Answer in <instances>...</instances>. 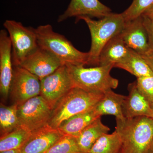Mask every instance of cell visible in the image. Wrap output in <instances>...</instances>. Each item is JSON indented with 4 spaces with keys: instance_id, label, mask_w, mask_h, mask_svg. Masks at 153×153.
I'll return each instance as SVG.
<instances>
[{
    "instance_id": "12",
    "label": "cell",
    "mask_w": 153,
    "mask_h": 153,
    "mask_svg": "<svg viewBox=\"0 0 153 153\" xmlns=\"http://www.w3.org/2000/svg\"><path fill=\"white\" fill-rule=\"evenodd\" d=\"M111 10L99 0H71L68 8L58 17L61 22L68 18L82 16L102 19L111 13Z\"/></svg>"
},
{
    "instance_id": "6",
    "label": "cell",
    "mask_w": 153,
    "mask_h": 153,
    "mask_svg": "<svg viewBox=\"0 0 153 153\" xmlns=\"http://www.w3.org/2000/svg\"><path fill=\"white\" fill-rule=\"evenodd\" d=\"M4 26L12 44L13 65L19 66L39 47L35 29L14 20H6Z\"/></svg>"
},
{
    "instance_id": "29",
    "label": "cell",
    "mask_w": 153,
    "mask_h": 153,
    "mask_svg": "<svg viewBox=\"0 0 153 153\" xmlns=\"http://www.w3.org/2000/svg\"><path fill=\"white\" fill-rule=\"evenodd\" d=\"M143 15L147 17L148 18L150 19L151 21L153 22V7L150 10H149L147 12L143 14Z\"/></svg>"
},
{
    "instance_id": "8",
    "label": "cell",
    "mask_w": 153,
    "mask_h": 153,
    "mask_svg": "<svg viewBox=\"0 0 153 153\" xmlns=\"http://www.w3.org/2000/svg\"><path fill=\"white\" fill-rule=\"evenodd\" d=\"M41 80L20 66H13L10 95L13 104L21 105L30 99L40 95Z\"/></svg>"
},
{
    "instance_id": "3",
    "label": "cell",
    "mask_w": 153,
    "mask_h": 153,
    "mask_svg": "<svg viewBox=\"0 0 153 153\" xmlns=\"http://www.w3.org/2000/svg\"><path fill=\"white\" fill-rule=\"evenodd\" d=\"M35 32L38 46L55 55L63 64L88 65V52L76 49L64 36L55 32L51 25L38 26Z\"/></svg>"
},
{
    "instance_id": "14",
    "label": "cell",
    "mask_w": 153,
    "mask_h": 153,
    "mask_svg": "<svg viewBox=\"0 0 153 153\" xmlns=\"http://www.w3.org/2000/svg\"><path fill=\"white\" fill-rule=\"evenodd\" d=\"M63 136L57 129L48 125L32 132L20 149L21 153H45Z\"/></svg>"
},
{
    "instance_id": "4",
    "label": "cell",
    "mask_w": 153,
    "mask_h": 153,
    "mask_svg": "<svg viewBox=\"0 0 153 153\" xmlns=\"http://www.w3.org/2000/svg\"><path fill=\"white\" fill-rule=\"evenodd\" d=\"M74 87L94 93L104 94L115 89L119 84L118 79L111 75L113 65L96 66L85 68L84 65L65 64Z\"/></svg>"
},
{
    "instance_id": "30",
    "label": "cell",
    "mask_w": 153,
    "mask_h": 153,
    "mask_svg": "<svg viewBox=\"0 0 153 153\" xmlns=\"http://www.w3.org/2000/svg\"><path fill=\"white\" fill-rule=\"evenodd\" d=\"M0 153H21V151H20V149H15L2 151L0 152Z\"/></svg>"
},
{
    "instance_id": "18",
    "label": "cell",
    "mask_w": 153,
    "mask_h": 153,
    "mask_svg": "<svg viewBox=\"0 0 153 153\" xmlns=\"http://www.w3.org/2000/svg\"><path fill=\"white\" fill-rule=\"evenodd\" d=\"M126 96L115 93L112 90L106 91L103 97L94 106L96 112L100 116L103 115H112L116 119L125 118L123 111L124 101Z\"/></svg>"
},
{
    "instance_id": "1",
    "label": "cell",
    "mask_w": 153,
    "mask_h": 153,
    "mask_svg": "<svg viewBox=\"0 0 153 153\" xmlns=\"http://www.w3.org/2000/svg\"><path fill=\"white\" fill-rule=\"evenodd\" d=\"M124 153H150L153 151V118L146 116L116 119Z\"/></svg>"
},
{
    "instance_id": "24",
    "label": "cell",
    "mask_w": 153,
    "mask_h": 153,
    "mask_svg": "<svg viewBox=\"0 0 153 153\" xmlns=\"http://www.w3.org/2000/svg\"><path fill=\"white\" fill-rule=\"evenodd\" d=\"M44 153H82L79 149L76 137L63 135Z\"/></svg>"
},
{
    "instance_id": "7",
    "label": "cell",
    "mask_w": 153,
    "mask_h": 153,
    "mask_svg": "<svg viewBox=\"0 0 153 153\" xmlns=\"http://www.w3.org/2000/svg\"><path fill=\"white\" fill-rule=\"evenodd\" d=\"M52 109L41 95L30 99L18 107L19 126L31 132L49 125Z\"/></svg>"
},
{
    "instance_id": "19",
    "label": "cell",
    "mask_w": 153,
    "mask_h": 153,
    "mask_svg": "<svg viewBox=\"0 0 153 153\" xmlns=\"http://www.w3.org/2000/svg\"><path fill=\"white\" fill-rule=\"evenodd\" d=\"M110 128L99 118L84 129L76 137L77 145L82 153H87L92 146L104 134L108 133Z\"/></svg>"
},
{
    "instance_id": "26",
    "label": "cell",
    "mask_w": 153,
    "mask_h": 153,
    "mask_svg": "<svg viewBox=\"0 0 153 153\" xmlns=\"http://www.w3.org/2000/svg\"><path fill=\"white\" fill-rule=\"evenodd\" d=\"M136 83L140 92L147 100L151 106L153 102V75L137 78Z\"/></svg>"
},
{
    "instance_id": "5",
    "label": "cell",
    "mask_w": 153,
    "mask_h": 153,
    "mask_svg": "<svg viewBox=\"0 0 153 153\" xmlns=\"http://www.w3.org/2000/svg\"><path fill=\"white\" fill-rule=\"evenodd\" d=\"M104 95L74 87L63 97L52 110L49 125L57 129L69 118L93 108Z\"/></svg>"
},
{
    "instance_id": "10",
    "label": "cell",
    "mask_w": 153,
    "mask_h": 153,
    "mask_svg": "<svg viewBox=\"0 0 153 153\" xmlns=\"http://www.w3.org/2000/svg\"><path fill=\"white\" fill-rule=\"evenodd\" d=\"M63 65L64 64L55 55L38 47L19 66L38 76L41 80Z\"/></svg>"
},
{
    "instance_id": "33",
    "label": "cell",
    "mask_w": 153,
    "mask_h": 153,
    "mask_svg": "<svg viewBox=\"0 0 153 153\" xmlns=\"http://www.w3.org/2000/svg\"><path fill=\"white\" fill-rule=\"evenodd\" d=\"M150 153H153V151H152V152H151Z\"/></svg>"
},
{
    "instance_id": "27",
    "label": "cell",
    "mask_w": 153,
    "mask_h": 153,
    "mask_svg": "<svg viewBox=\"0 0 153 153\" xmlns=\"http://www.w3.org/2000/svg\"><path fill=\"white\" fill-rule=\"evenodd\" d=\"M144 25L147 33L149 44L151 51H153V22L147 17L142 15Z\"/></svg>"
},
{
    "instance_id": "20",
    "label": "cell",
    "mask_w": 153,
    "mask_h": 153,
    "mask_svg": "<svg viewBox=\"0 0 153 153\" xmlns=\"http://www.w3.org/2000/svg\"><path fill=\"white\" fill-rule=\"evenodd\" d=\"M114 67L125 70L137 78L153 75V71L141 55L130 48L127 56Z\"/></svg>"
},
{
    "instance_id": "15",
    "label": "cell",
    "mask_w": 153,
    "mask_h": 153,
    "mask_svg": "<svg viewBox=\"0 0 153 153\" xmlns=\"http://www.w3.org/2000/svg\"><path fill=\"white\" fill-rule=\"evenodd\" d=\"M128 95L124 101L123 111L125 118L146 116L153 118L151 105L137 87L136 81L128 85Z\"/></svg>"
},
{
    "instance_id": "11",
    "label": "cell",
    "mask_w": 153,
    "mask_h": 153,
    "mask_svg": "<svg viewBox=\"0 0 153 153\" xmlns=\"http://www.w3.org/2000/svg\"><path fill=\"white\" fill-rule=\"evenodd\" d=\"M13 66L10 39L7 30H2L0 31V91L5 100L10 94Z\"/></svg>"
},
{
    "instance_id": "25",
    "label": "cell",
    "mask_w": 153,
    "mask_h": 153,
    "mask_svg": "<svg viewBox=\"0 0 153 153\" xmlns=\"http://www.w3.org/2000/svg\"><path fill=\"white\" fill-rule=\"evenodd\" d=\"M153 7V0H133L131 5L122 14L126 22H130L142 16Z\"/></svg>"
},
{
    "instance_id": "16",
    "label": "cell",
    "mask_w": 153,
    "mask_h": 153,
    "mask_svg": "<svg viewBox=\"0 0 153 153\" xmlns=\"http://www.w3.org/2000/svg\"><path fill=\"white\" fill-rule=\"evenodd\" d=\"M129 48L124 42L121 33L109 40L102 49L98 58L99 66H114L127 56Z\"/></svg>"
},
{
    "instance_id": "13",
    "label": "cell",
    "mask_w": 153,
    "mask_h": 153,
    "mask_svg": "<svg viewBox=\"0 0 153 153\" xmlns=\"http://www.w3.org/2000/svg\"><path fill=\"white\" fill-rule=\"evenodd\" d=\"M121 34L127 47L140 55H144L151 51L142 16L127 22Z\"/></svg>"
},
{
    "instance_id": "2",
    "label": "cell",
    "mask_w": 153,
    "mask_h": 153,
    "mask_svg": "<svg viewBox=\"0 0 153 153\" xmlns=\"http://www.w3.org/2000/svg\"><path fill=\"white\" fill-rule=\"evenodd\" d=\"M80 20L85 22L91 36L88 65L98 66L99 56L102 49L111 38L122 33L127 22L122 13H111L97 21L90 17H80L76 19V22Z\"/></svg>"
},
{
    "instance_id": "21",
    "label": "cell",
    "mask_w": 153,
    "mask_h": 153,
    "mask_svg": "<svg viewBox=\"0 0 153 153\" xmlns=\"http://www.w3.org/2000/svg\"><path fill=\"white\" fill-rule=\"evenodd\" d=\"M122 148L121 139L115 131L112 134L102 135L87 153H121Z\"/></svg>"
},
{
    "instance_id": "28",
    "label": "cell",
    "mask_w": 153,
    "mask_h": 153,
    "mask_svg": "<svg viewBox=\"0 0 153 153\" xmlns=\"http://www.w3.org/2000/svg\"><path fill=\"white\" fill-rule=\"evenodd\" d=\"M141 56L153 72V51H150L147 54Z\"/></svg>"
},
{
    "instance_id": "32",
    "label": "cell",
    "mask_w": 153,
    "mask_h": 153,
    "mask_svg": "<svg viewBox=\"0 0 153 153\" xmlns=\"http://www.w3.org/2000/svg\"><path fill=\"white\" fill-rule=\"evenodd\" d=\"M121 153H124L122 151L121 152Z\"/></svg>"
},
{
    "instance_id": "17",
    "label": "cell",
    "mask_w": 153,
    "mask_h": 153,
    "mask_svg": "<svg viewBox=\"0 0 153 153\" xmlns=\"http://www.w3.org/2000/svg\"><path fill=\"white\" fill-rule=\"evenodd\" d=\"M94 107L64 121L57 128V129L63 135L71 136L75 137H78L84 129L101 117Z\"/></svg>"
},
{
    "instance_id": "23",
    "label": "cell",
    "mask_w": 153,
    "mask_h": 153,
    "mask_svg": "<svg viewBox=\"0 0 153 153\" xmlns=\"http://www.w3.org/2000/svg\"><path fill=\"white\" fill-rule=\"evenodd\" d=\"M18 107L13 104L7 106L1 102L0 105V134L5 135L19 127Z\"/></svg>"
},
{
    "instance_id": "31",
    "label": "cell",
    "mask_w": 153,
    "mask_h": 153,
    "mask_svg": "<svg viewBox=\"0 0 153 153\" xmlns=\"http://www.w3.org/2000/svg\"><path fill=\"white\" fill-rule=\"evenodd\" d=\"M151 107H152V109L153 111V102L152 103V104L151 105Z\"/></svg>"
},
{
    "instance_id": "9",
    "label": "cell",
    "mask_w": 153,
    "mask_h": 153,
    "mask_svg": "<svg viewBox=\"0 0 153 153\" xmlns=\"http://www.w3.org/2000/svg\"><path fill=\"white\" fill-rule=\"evenodd\" d=\"M41 84L40 95L48 102L52 110L60 99L74 87L65 64L41 79Z\"/></svg>"
},
{
    "instance_id": "22",
    "label": "cell",
    "mask_w": 153,
    "mask_h": 153,
    "mask_svg": "<svg viewBox=\"0 0 153 153\" xmlns=\"http://www.w3.org/2000/svg\"><path fill=\"white\" fill-rule=\"evenodd\" d=\"M32 132L19 126L13 131L0 138V152L20 149L31 136Z\"/></svg>"
}]
</instances>
